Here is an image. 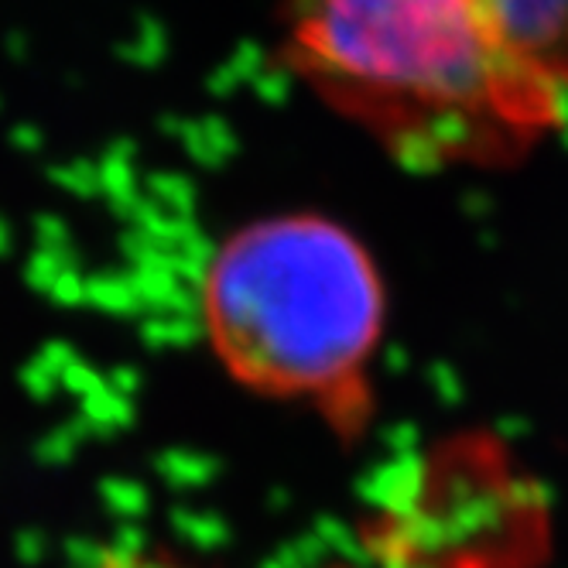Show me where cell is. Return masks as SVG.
Here are the masks:
<instances>
[{"instance_id": "6da1fadb", "label": "cell", "mask_w": 568, "mask_h": 568, "mask_svg": "<svg viewBox=\"0 0 568 568\" xmlns=\"http://www.w3.org/2000/svg\"><path fill=\"white\" fill-rule=\"evenodd\" d=\"M277 52L418 175L504 172L568 128V0H277Z\"/></svg>"}, {"instance_id": "3957f363", "label": "cell", "mask_w": 568, "mask_h": 568, "mask_svg": "<svg viewBox=\"0 0 568 568\" xmlns=\"http://www.w3.org/2000/svg\"><path fill=\"white\" fill-rule=\"evenodd\" d=\"M90 568H202V565L179 558L172 551L148 548V545H120V548L100 551Z\"/></svg>"}, {"instance_id": "7a4b0ae2", "label": "cell", "mask_w": 568, "mask_h": 568, "mask_svg": "<svg viewBox=\"0 0 568 568\" xmlns=\"http://www.w3.org/2000/svg\"><path fill=\"white\" fill-rule=\"evenodd\" d=\"M199 333L247 394L359 438L390 329L384 267L353 226L288 210L236 223L199 267Z\"/></svg>"}]
</instances>
